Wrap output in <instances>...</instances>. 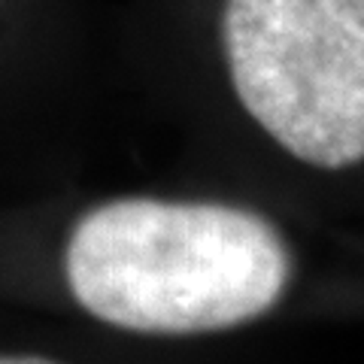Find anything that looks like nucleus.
I'll return each instance as SVG.
<instances>
[{
  "label": "nucleus",
  "mask_w": 364,
  "mask_h": 364,
  "mask_svg": "<svg viewBox=\"0 0 364 364\" xmlns=\"http://www.w3.org/2000/svg\"><path fill=\"white\" fill-rule=\"evenodd\" d=\"M64 270L79 306L100 322L140 334H203L273 310L291 258L258 213L122 198L76 222Z\"/></svg>",
  "instance_id": "nucleus-1"
},
{
  "label": "nucleus",
  "mask_w": 364,
  "mask_h": 364,
  "mask_svg": "<svg viewBox=\"0 0 364 364\" xmlns=\"http://www.w3.org/2000/svg\"><path fill=\"white\" fill-rule=\"evenodd\" d=\"M222 43L243 109L289 155L364 161V0H225Z\"/></svg>",
  "instance_id": "nucleus-2"
},
{
  "label": "nucleus",
  "mask_w": 364,
  "mask_h": 364,
  "mask_svg": "<svg viewBox=\"0 0 364 364\" xmlns=\"http://www.w3.org/2000/svg\"><path fill=\"white\" fill-rule=\"evenodd\" d=\"M0 364H58V361L40 355H0Z\"/></svg>",
  "instance_id": "nucleus-3"
}]
</instances>
